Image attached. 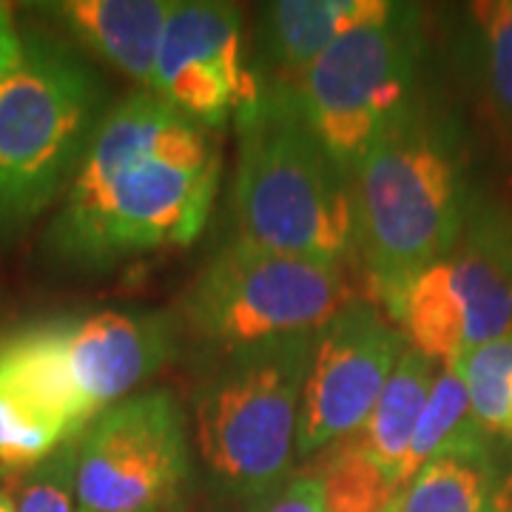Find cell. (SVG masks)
Returning <instances> with one entry per match:
<instances>
[{
	"label": "cell",
	"mask_w": 512,
	"mask_h": 512,
	"mask_svg": "<svg viewBox=\"0 0 512 512\" xmlns=\"http://www.w3.org/2000/svg\"><path fill=\"white\" fill-rule=\"evenodd\" d=\"M396 319L407 345L441 367L510 336V222L495 211L470 214L453 251L407 285Z\"/></svg>",
	"instance_id": "cell-8"
},
{
	"label": "cell",
	"mask_w": 512,
	"mask_h": 512,
	"mask_svg": "<svg viewBox=\"0 0 512 512\" xmlns=\"http://www.w3.org/2000/svg\"><path fill=\"white\" fill-rule=\"evenodd\" d=\"M69 444L63 430L46 421L0 382V473H29L40 461Z\"/></svg>",
	"instance_id": "cell-21"
},
{
	"label": "cell",
	"mask_w": 512,
	"mask_h": 512,
	"mask_svg": "<svg viewBox=\"0 0 512 512\" xmlns=\"http://www.w3.org/2000/svg\"><path fill=\"white\" fill-rule=\"evenodd\" d=\"M220 168L208 128L154 92L128 94L94 128L46 245L77 268L185 248L211 217Z\"/></svg>",
	"instance_id": "cell-1"
},
{
	"label": "cell",
	"mask_w": 512,
	"mask_h": 512,
	"mask_svg": "<svg viewBox=\"0 0 512 512\" xmlns=\"http://www.w3.org/2000/svg\"><path fill=\"white\" fill-rule=\"evenodd\" d=\"M473 18L484 40L487 92L495 111V123L512 148V0L476 3Z\"/></svg>",
	"instance_id": "cell-22"
},
{
	"label": "cell",
	"mask_w": 512,
	"mask_h": 512,
	"mask_svg": "<svg viewBox=\"0 0 512 512\" xmlns=\"http://www.w3.org/2000/svg\"><path fill=\"white\" fill-rule=\"evenodd\" d=\"M382 0H279L262 12V60L268 72L259 86L293 89L330 46L359 26L390 15Z\"/></svg>",
	"instance_id": "cell-13"
},
{
	"label": "cell",
	"mask_w": 512,
	"mask_h": 512,
	"mask_svg": "<svg viewBox=\"0 0 512 512\" xmlns=\"http://www.w3.org/2000/svg\"><path fill=\"white\" fill-rule=\"evenodd\" d=\"M154 94L214 131L259 100V80L242 57V18L231 3H174L165 23Z\"/></svg>",
	"instance_id": "cell-11"
},
{
	"label": "cell",
	"mask_w": 512,
	"mask_h": 512,
	"mask_svg": "<svg viewBox=\"0 0 512 512\" xmlns=\"http://www.w3.org/2000/svg\"><path fill=\"white\" fill-rule=\"evenodd\" d=\"M69 32L114 69L154 92V66L165 23L174 9L168 0H66L49 6Z\"/></svg>",
	"instance_id": "cell-14"
},
{
	"label": "cell",
	"mask_w": 512,
	"mask_h": 512,
	"mask_svg": "<svg viewBox=\"0 0 512 512\" xmlns=\"http://www.w3.org/2000/svg\"><path fill=\"white\" fill-rule=\"evenodd\" d=\"M100 83L55 40L23 43L18 69L0 86V237L40 217L92 143Z\"/></svg>",
	"instance_id": "cell-4"
},
{
	"label": "cell",
	"mask_w": 512,
	"mask_h": 512,
	"mask_svg": "<svg viewBox=\"0 0 512 512\" xmlns=\"http://www.w3.org/2000/svg\"><path fill=\"white\" fill-rule=\"evenodd\" d=\"M237 126V239L345 268L356 251L353 183L313 137L291 89L259 86V100Z\"/></svg>",
	"instance_id": "cell-3"
},
{
	"label": "cell",
	"mask_w": 512,
	"mask_h": 512,
	"mask_svg": "<svg viewBox=\"0 0 512 512\" xmlns=\"http://www.w3.org/2000/svg\"><path fill=\"white\" fill-rule=\"evenodd\" d=\"M77 441L63 444L20 478L18 512H77Z\"/></svg>",
	"instance_id": "cell-23"
},
{
	"label": "cell",
	"mask_w": 512,
	"mask_h": 512,
	"mask_svg": "<svg viewBox=\"0 0 512 512\" xmlns=\"http://www.w3.org/2000/svg\"><path fill=\"white\" fill-rule=\"evenodd\" d=\"M0 512H18V504H15V495L0 490Z\"/></svg>",
	"instance_id": "cell-27"
},
{
	"label": "cell",
	"mask_w": 512,
	"mask_h": 512,
	"mask_svg": "<svg viewBox=\"0 0 512 512\" xmlns=\"http://www.w3.org/2000/svg\"><path fill=\"white\" fill-rule=\"evenodd\" d=\"M248 512H325L322 484L313 473L288 476L274 490L254 498Z\"/></svg>",
	"instance_id": "cell-24"
},
{
	"label": "cell",
	"mask_w": 512,
	"mask_h": 512,
	"mask_svg": "<svg viewBox=\"0 0 512 512\" xmlns=\"http://www.w3.org/2000/svg\"><path fill=\"white\" fill-rule=\"evenodd\" d=\"M493 484L484 444L470 441L424 464L390 512H487Z\"/></svg>",
	"instance_id": "cell-17"
},
{
	"label": "cell",
	"mask_w": 512,
	"mask_h": 512,
	"mask_svg": "<svg viewBox=\"0 0 512 512\" xmlns=\"http://www.w3.org/2000/svg\"><path fill=\"white\" fill-rule=\"evenodd\" d=\"M313 476L322 484L325 512H390L404 493L402 481L356 436L333 444Z\"/></svg>",
	"instance_id": "cell-18"
},
{
	"label": "cell",
	"mask_w": 512,
	"mask_h": 512,
	"mask_svg": "<svg viewBox=\"0 0 512 512\" xmlns=\"http://www.w3.org/2000/svg\"><path fill=\"white\" fill-rule=\"evenodd\" d=\"M481 433L484 430L478 427L476 416H473L464 379L458 376L456 367H441L436 384L430 390L427 407L421 413L419 427H416L413 441H410L407 458H404V487L413 481V476L419 473L424 464H430L441 453L456 450L461 444L481 441L478 439Z\"/></svg>",
	"instance_id": "cell-19"
},
{
	"label": "cell",
	"mask_w": 512,
	"mask_h": 512,
	"mask_svg": "<svg viewBox=\"0 0 512 512\" xmlns=\"http://www.w3.org/2000/svg\"><path fill=\"white\" fill-rule=\"evenodd\" d=\"M20 57H23V40L15 32L12 12L6 3H0V86L6 83V77L18 69Z\"/></svg>",
	"instance_id": "cell-25"
},
{
	"label": "cell",
	"mask_w": 512,
	"mask_h": 512,
	"mask_svg": "<svg viewBox=\"0 0 512 512\" xmlns=\"http://www.w3.org/2000/svg\"><path fill=\"white\" fill-rule=\"evenodd\" d=\"M404 350V333L376 305L350 299L313 336L296 453L313 456L362 433Z\"/></svg>",
	"instance_id": "cell-10"
},
{
	"label": "cell",
	"mask_w": 512,
	"mask_h": 512,
	"mask_svg": "<svg viewBox=\"0 0 512 512\" xmlns=\"http://www.w3.org/2000/svg\"><path fill=\"white\" fill-rule=\"evenodd\" d=\"M353 296L345 268L234 239L208 259L183 299L185 325L222 353L316 336Z\"/></svg>",
	"instance_id": "cell-6"
},
{
	"label": "cell",
	"mask_w": 512,
	"mask_h": 512,
	"mask_svg": "<svg viewBox=\"0 0 512 512\" xmlns=\"http://www.w3.org/2000/svg\"><path fill=\"white\" fill-rule=\"evenodd\" d=\"M419 60V15L393 3L387 18L339 37L291 89L302 120L350 183L376 137L413 106Z\"/></svg>",
	"instance_id": "cell-7"
},
{
	"label": "cell",
	"mask_w": 512,
	"mask_h": 512,
	"mask_svg": "<svg viewBox=\"0 0 512 512\" xmlns=\"http://www.w3.org/2000/svg\"><path fill=\"white\" fill-rule=\"evenodd\" d=\"M487 512H512V473H507L498 484H493Z\"/></svg>",
	"instance_id": "cell-26"
},
{
	"label": "cell",
	"mask_w": 512,
	"mask_h": 512,
	"mask_svg": "<svg viewBox=\"0 0 512 512\" xmlns=\"http://www.w3.org/2000/svg\"><path fill=\"white\" fill-rule=\"evenodd\" d=\"M470 217L456 148L419 106L399 114L353 174L356 254L396 316L407 285L453 251Z\"/></svg>",
	"instance_id": "cell-2"
},
{
	"label": "cell",
	"mask_w": 512,
	"mask_h": 512,
	"mask_svg": "<svg viewBox=\"0 0 512 512\" xmlns=\"http://www.w3.org/2000/svg\"><path fill=\"white\" fill-rule=\"evenodd\" d=\"M507 436H512V416H510V424H507Z\"/></svg>",
	"instance_id": "cell-28"
},
{
	"label": "cell",
	"mask_w": 512,
	"mask_h": 512,
	"mask_svg": "<svg viewBox=\"0 0 512 512\" xmlns=\"http://www.w3.org/2000/svg\"><path fill=\"white\" fill-rule=\"evenodd\" d=\"M313 336L228 350L197 390L208 473L231 495L259 498L291 476Z\"/></svg>",
	"instance_id": "cell-5"
},
{
	"label": "cell",
	"mask_w": 512,
	"mask_h": 512,
	"mask_svg": "<svg viewBox=\"0 0 512 512\" xmlns=\"http://www.w3.org/2000/svg\"><path fill=\"white\" fill-rule=\"evenodd\" d=\"M0 382L9 384L23 402L74 441L89 430V416L74 390L66 348L63 316L20 328L0 342Z\"/></svg>",
	"instance_id": "cell-15"
},
{
	"label": "cell",
	"mask_w": 512,
	"mask_h": 512,
	"mask_svg": "<svg viewBox=\"0 0 512 512\" xmlns=\"http://www.w3.org/2000/svg\"><path fill=\"white\" fill-rule=\"evenodd\" d=\"M63 348L74 390L94 421L174 356V322L151 311L63 316Z\"/></svg>",
	"instance_id": "cell-12"
},
{
	"label": "cell",
	"mask_w": 512,
	"mask_h": 512,
	"mask_svg": "<svg viewBox=\"0 0 512 512\" xmlns=\"http://www.w3.org/2000/svg\"><path fill=\"white\" fill-rule=\"evenodd\" d=\"M439 370V362L421 356L419 350H404L393 376L384 384L370 419L362 427V433H356V439L362 441L399 481H402V467L407 450H410V441L419 427L421 413L427 407Z\"/></svg>",
	"instance_id": "cell-16"
},
{
	"label": "cell",
	"mask_w": 512,
	"mask_h": 512,
	"mask_svg": "<svg viewBox=\"0 0 512 512\" xmlns=\"http://www.w3.org/2000/svg\"><path fill=\"white\" fill-rule=\"evenodd\" d=\"M470 407L484 433H507L512 416V333L458 359Z\"/></svg>",
	"instance_id": "cell-20"
},
{
	"label": "cell",
	"mask_w": 512,
	"mask_h": 512,
	"mask_svg": "<svg viewBox=\"0 0 512 512\" xmlns=\"http://www.w3.org/2000/svg\"><path fill=\"white\" fill-rule=\"evenodd\" d=\"M188 481L185 416L168 390L114 404L77 441V512H180Z\"/></svg>",
	"instance_id": "cell-9"
}]
</instances>
